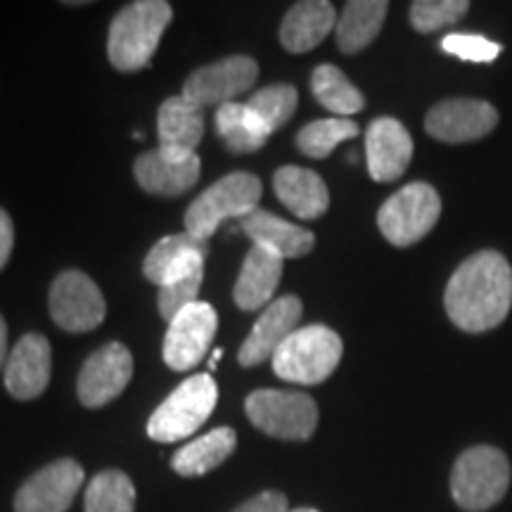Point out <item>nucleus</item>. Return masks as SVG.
Instances as JSON below:
<instances>
[{"label":"nucleus","instance_id":"f257e3e1","mask_svg":"<svg viewBox=\"0 0 512 512\" xmlns=\"http://www.w3.org/2000/svg\"><path fill=\"white\" fill-rule=\"evenodd\" d=\"M444 306L463 332H489L512 306V268L503 254L477 252L456 268L446 285Z\"/></svg>","mask_w":512,"mask_h":512},{"label":"nucleus","instance_id":"f03ea898","mask_svg":"<svg viewBox=\"0 0 512 512\" xmlns=\"http://www.w3.org/2000/svg\"><path fill=\"white\" fill-rule=\"evenodd\" d=\"M174 19V8L166 0H136L112 19L107 38V57L117 72L131 74L150 67L166 27Z\"/></svg>","mask_w":512,"mask_h":512},{"label":"nucleus","instance_id":"7ed1b4c3","mask_svg":"<svg viewBox=\"0 0 512 512\" xmlns=\"http://www.w3.org/2000/svg\"><path fill=\"white\" fill-rule=\"evenodd\" d=\"M510 460L496 446H472L463 451L451 472V496L458 508L484 512L503 501L510 489Z\"/></svg>","mask_w":512,"mask_h":512},{"label":"nucleus","instance_id":"20e7f679","mask_svg":"<svg viewBox=\"0 0 512 512\" xmlns=\"http://www.w3.org/2000/svg\"><path fill=\"white\" fill-rule=\"evenodd\" d=\"M342 337L325 325L297 328L273 354V373L292 384H320L342 361Z\"/></svg>","mask_w":512,"mask_h":512},{"label":"nucleus","instance_id":"39448f33","mask_svg":"<svg viewBox=\"0 0 512 512\" xmlns=\"http://www.w3.org/2000/svg\"><path fill=\"white\" fill-rule=\"evenodd\" d=\"M261 192L264 185L249 171L223 176L185 211V233L207 242L226 219H245L254 209H259Z\"/></svg>","mask_w":512,"mask_h":512},{"label":"nucleus","instance_id":"423d86ee","mask_svg":"<svg viewBox=\"0 0 512 512\" xmlns=\"http://www.w3.org/2000/svg\"><path fill=\"white\" fill-rule=\"evenodd\" d=\"M219 401V387L209 373L192 375L159 403L147 420V434L159 444H174L195 434Z\"/></svg>","mask_w":512,"mask_h":512},{"label":"nucleus","instance_id":"0eeeda50","mask_svg":"<svg viewBox=\"0 0 512 512\" xmlns=\"http://www.w3.org/2000/svg\"><path fill=\"white\" fill-rule=\"evenodd\" d=\"M245 413L256 430L283 441H306L318 427V403L304 392L256 389L247 396Z\"/></svg>","mask_w":512,"mask_h":512},{"label":"nucleus","instance_id":"6e6552de","mask_svg":"<svg viewBox=\"0 0 512 512\" xmlns=\"http://www.w3.org/2000/svg\"><path fill=\"white\" fill-rule=\"evenodd\" d=\"M441 216L439 192L430 183H408L396 190L377 211V226L394 247H411L437 226Z\"/></svg>","mask_w":512,"mask_h":512},{"label":"nucleus","instance_id":"1a4fd4ad","mask_svg":"<svg viewBox=\"0 0 512 512\" xmlns=\"http://www.w3.org/2000/svg\"><path fill=\"white\" fill-rule=\"evenodd\" d=\"M48 309L57 328L64 332H91L107 316V304L91 275L76 268L62 271L48 292Z\"/></svg>","mask_w":512,"mask_h":512},{"label":"nucleus","instance_id":"9d476101","mask_svg":"<svg viewBox=\"0 0 512 512\" xmlns=\"http://www.w3.org/2000/svg\"><path fill=\"white\" fill-rule=\"evenodd\" d=\"M259 79V64L249 55H230L204 64L183 81V98L192 105H228L247 93Z\"/></svg>","mask_w":512,"mask_h":512},{"label":"nucleus","instance_id":"9b49d317","mask_svg":"<svg viewBox=\"0 0 512 512\" xmlns=\"http://www.w3.org/2000/svg\"><path fill=\"white\" fill-rule=\"evenodd\" d=\"M216 328H219V316L211 304L195 302L183 309L171 320L164 337L162 356L166 366L178 373L200 366L214 342Z\"/></svg>","mask_w":512,"mask_h":512},{"label":"nucleus","instance_id":"f8f14e48","mask_svg":"<svg viewBox=\"0 0 512 512\" xmlns=\"http://www.w3.org/2000/svg\"><path fill=\"white\" fill-rule=\"evenodd\" d=\"M83 467L60 458L34 472L15 494V512H67L83 486Z\"/></svg>","mask_w":512,"mask_h":512},{"label":"nucleus","instance_id":"ddd939ff","mask_svg":"<svg viewBox=\"0 0 512 512\" xmlns=\"http://www.w3.org/2000/svg\"><path fill=\"white\" fill-rule=\"evenodd\" d=\"M133 377V356L128 347L110 342L83 361L76 394L86 408H102L124 392Z\"/></svg>","mask_w":512,"mask_h":512},{"label":"nucleus","instance_id":"4468645a","mask_svg":"<svg viewBox=\"0 0 512 512\" xmlns=\"http://www.w3.org/2000/svg\"><path fill=\"white\" fill-rule=\"evenodd\" d=\"M498 126L494 105L475 98H453L434 105L425 117V131L441 143H472Z\"/></svg>","mask_w":512,"mask_h":512},{"label":"nucleus","instance_id":"2eb2a0df","mask_svg":"<svg viewBox=\"0 0 512 512\" xmlns=\"http://www.w3.org/2000/svg\"><path fill=\"white\" fill-rule=\"evenodd\" d=\"M53 375V349L41 332H27L12 347L3 380L12 399L34 401L48 389Z\"/></svg>","mask_w":512,"mask_h":512},{"label":"nucleus","instance_id":"dca6fc26","mask_svg":"<svg viewBox=\"0 0 512 512\" xmlns=\"http://www.w3.org/2000/svg\"><path fill=\"white\" fill-rule=\"evenodd\" d=\"M302 313V299L294 297V294H285V297L273 299V302L261 311L252 332H249L245 342H242V347L238 351L240 366L254 368L259 366V363L268 361V358H273L280 344L297 330Z\"/></svg>","mask_w":512,"mask_h":512},{"label":"nucleus","instance_id":"f3484780","mask_svg":"<svg viewBox=\"0 0 512 512\" xmlns=\"http://www.w3.org/2000/svg\"><path fill=\"white\" fill-rule=\"evenodd\" d=\"M368 174L377 183H392L406 174L413 159V138L399 119L380 117L366 131Z\"/></svg>","mask_w":512,"mask_h":512},{"label":"nucleus","instance_id":"a211bd4d","mask_svg":"<svg viewBox=\"0 0 512 512\" xmlns=\"http://www.w3.org/2000/svg\"><path fill=\"white\" fill-rule=\"evenodd\" d=\"M202 159L195 155L190 157H171L166 152L147 150L133 164V176L147 195L155 197H178L188 192L192 185L200 181Z\"/></svg>","mask_w":512,"mask_h":512},{"label":"nucleus","instance_id":"6ab92c4d","mask_svg":"<svg viewBox=\"0 0 512 512\" xmlns=\"http://www.w3.org/2000/svg\"><path fill=\"white\" fill-rule=\"evenodd\" d=\"M283 261V256L271 249L252 245L233 287L235 306L247 313L266 309L273 302V294L283 278Z\"/></svg>","mask_w":512,"mask_h":512},{"label":"nucleus","instance_id":"aec40b11","mask_svg":"<svg viewBox=\"0 0 512 512\" xmlns=\"http://www.w3.org/2000/svg\"><path fill=\"white\" fill-rule=\"evenodd\" d=\"M159 150L171 157L195 155L204 136V112L183 95L164 100L157 112Z\"/></svg>","mask_w":512,"mask_h":512},{"label":"nucleus","instance_id":"412c9836","mask_svg":"<svg viewBox=\"0 0 512 512\" xmlns=\"http://www.w3.org/2000/svg\"><path fill=\"white\" fill-rule=\"evenodd\" d=\"M337 27V15L328 0H302L294 3L280 24V43L287 53H309Z\"/></svg>","mask_w":512,"mask_h":512},{"label":"nucleus","instance_id":"4be33fe9","mask_svg":"<svg viewBox=\"0 0 512 512\" xmlns=\"http://www.w3.org/2000/svg\"><path fill=\"white\" fill-rule=\"evenodd\" d=\"M252 245L266 247L283 259H302L316 247V235L297 223L283 221L266 209H254L240 221Z\"/></svg>","mask_w":512,"mask_h":512},{"label":"nucleus","instance_id":"5701e85b","mask_svg":"<svg viewBox=\"0 0 512 512\" xmlns=\"http://www.w3.org/2000/svg\"><path fill=\"white\" fill-rule=\"evenodd\" d=\"M273 190L278 200L299 219H320L330 207V192L316 171L304 166H280L273 174Z\"/></svg>","mask_w":512,"mask_h":512},{"label":"nucleus","instance_id":"b1692460","mask_svg":"<svg viewBox=\"0 0 512 512\" xmlns=\"http://www.w3.org/2000/svg\"><path fill=\"white\" fill-rule=\"evenodd\" d=\"M204 252H190L181 256L164 275L157 294V309L166 323H171L178 313L190 304L200 302L202 280H204Z\"/></svg>","mask_w":512,"mask_h":512},{"label":"nucleus","instance_id":"393cba45","mask_svg":"<svg viewBox=\"0 0 512 512\" xmlns=\"http://www.w3.org/2000/svg\"><path fill=\"white\" fill-rule=\"evenodd\" d=\"M235 446H238V434L233 427H216V430L202 434L200 439L178 448L171 458V467L181 477H202L226 463L233 456Z\"/></svg>","mask_w":512,"mask_h":512},{"label":"nucleus","instance_id":"a878e982","mask_svg":"<svg viewBox=\"0 0 512 512\" xmlns=\"http://www.w3.org/2000/svg\"><path fill=\"white\" fill-rule=\"evenodd\" d=\"M389 3L384 0H351L337 19V48L344 55L366 50L382 31Z\"/></svg>","mask_w":512,"mask_h":512},{"label":"nucleus","instance_id":"bb28decb","mask_svg":"<svg viewBox=\"0 0 512 512\" xmlns=\"http://www.w3.org/2000/svg\"><path fill=\"white\" fill-rule=\"evenodd\" d=\"M216 133L233 155L259 152L271 138L268 128L249 110L245 102H228L216 110Z\"/></svg>","mask_w":512,"mask_h":512},{"label":"nucleus","instance_id":"cd10ccee","mask_svg":"<svg viewBox=\"0 0 512 512\" xmlns=\"http://www.w3.org/2000/svg\"><path fill=\"white\" fill-rule=\"evenodd\" d=\"M311 93L325 110L342 119H349L351 114H358L366 107L363 93L347 79L342 69L332 67V64H318L313 69Z\"/></svg>","mask_w":512,"mask_h":512},{"label":"nucleus","instance_id":"c85d7f7f","mask_svg":"<svg viewBox=\"0 0 512 512\" xmlns=\"http://www.w3.org/2000/svg\"><path fill=\"white\" fill-rule=\"evenodd\" d=\"M83 512H136V486L121 470L98 472L83 498Z\"/></svg>","mask_w":512,"mask_h":512},{"label":"nucleus","instance_id":"c756f323","mask_svg":"<svg viewBox=\"0 0 512 512\" xmlns=\"http://www.w3.org/2000/svg\"><path fill=\"white\" fill-rule=\"evenodd\" d=\"M361 133L356 121L332 117V119H318L306 124L302 131L297 133V147L299 152L311 159H325L335 152V147L344 140L356 138Z\"/></svg>","mask_w":512,"mask_h":512},{"label":"nucleus","instance_id":"7c9ffc66","mask_svg":"<svg viewBox=\"0 0 512 512\" xmlns=\"http://www.w3.org/2000/svg\"><path fill=\"white\" fill-rule=\"evenodd\" d=\"M245 105L259 117L261 124L268 128V133H275L294 117L299 105V93L290 83H273V86H266L249 95Z\"/></svg>","mask_w":512,"mask_h":512},{"label":"nucleus","instance_id":"2f4dec72","mask_svg":"<svg viewBox=\"0 0 512 512\" xmlns=\"http://www.w3.org/2000/svg\"><path fill=\"white\" fill-rule=\"evenodd\" d=\"M190 252H209L207 242L195 240L188 233H178V235H166L157 242L155 247L150 249V254L145 256V264H143V273L150 283L162 285L166 271L176 264L178 259Z\"/></svg>","mask_w":512,"mask_h":512},{"label":"nucleus","instance_id":"473e14b6","mask_svg":"<svg viewBox=\"0 0 512 512\" xmlns=\"http://www.w3.org/2000/svg\"><path fill=\"white\" fill-rule=\"evenodd\" d=\"M470 10L467 0H418L411 5V24L420 34L453 27Z\"/></svg>","mask_w":512,"mask_h":512},{"label":"nucleus","instance_id":"72a5a7b5","mask_svg":"<svg viewBox=\"0 0 512 512\" xmlns=\"http://www.w3.org/2000/svg\"><path fill=\"white\" fill-rule=\"evenodd\" d=\"M441 50L465 62H494L501 55V46L477 34H448L441 41Z\"/></svg>","mask_w":512,"mask_h":512},{"label":"nucleus","instance_id":"f704fd0d","mask_svg":"<svg viewBox=\"0 0 512 512\" xmlns=\"http://www.w3.org/2000/svg\"><path fill=\"white\" fill-rule=\"evenodd\" d=\"M233 512H290V508H287V496L280 491H261V494L247 498Z\"/></svg>","mask_w":512,"mask_h":512},{"label":"nucleus","instance_id":"c9c22d12","mask_svg":"<svg viewBox=\"0 0 512 512\" xmlns=\"http://www.w3.org/2000/svg\"><path fill=\"white\" fill-rule=\"evenodd\" d=\"M12 249H15V223L8 211L0 207V271L10 264Z\"/></svg>","mask_w":512,"mask_h":512},{"label":"nucleus","instance_id":"e433bc0d","mask_svg":"<svg viewBox=\"0 0 512 512\" xmlns=\"http://www.w3.org/2000/svg\"><path fill=\"white\" fill-rule=\"evenodd\" d=\"M10 349H8V323H5L3 313H0V373L5 370V363H8Z\"/></svg>","mask_w":512,"mask_h":512},{"label":"nucleus","instance_id":"4c0bfd02","mask_svg":"<svg viewBox=\"0 0 512 512\" xmlns=\"http://www.w3.org/2000/svg\"><path fill=\"white\" fill-rule=\"evenodd\" d=\"M221 356H223V349H216V351H214V358H211V361H209V370L216 368V361H219Z\"/></svg>","mask_w":512,"mask_h":512},{"label":"nucleus","instance_id":"58836bf2","mask_svg":"<svg viewBox=\"0 0 512 512\" xmlns=\"http://www.w3.org/2000/svg\"><path fill=\"white\" fill-rule=\"evenodd\" d=\"M290 512H320L316 508H297V510H290Z\"/></svg>","mask_w":512,"mask_h":512}]
</instances>
